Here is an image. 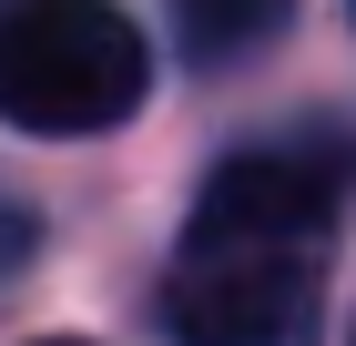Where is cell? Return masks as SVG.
Instances as JSON below:
<instances>
[{
  "instance_id": "cell-4",
  "label": "cell",
  "mask_w": 356,
  "mask_h": 346,
  "mask_svg": "<svg viewBox=\"0 0 356 346\" xmlns=\"http://www.w3.org/2000/svg\"><path fill=\"white\" fill-rule=\"evenodd\" d=\"M21 255H31V204H21V194H0V275L21 265Z\"/></svg>"
},
{
  "instance_id": "cell-3",
  "label": "cell",
  "mask_w": 356,
  "mask_h": 346,
  "mask_svg": "<svg viewBox=\"0 0 356 346\" xmlns=\"http://www.w3.org/2000/svg\"><path fill=\"white\" fill-rule=\"evenodd\" d=\"M285 10H296V0H173V41H184V61L224 72V61H245L254 41H275Z\"/></svg>"
},
{
  "instance_id": "cell-1",
  "label": "cell",
  "mask_w": 356,
  "mask_h": 346,
  "mask_svg": "<svg viewBox=\"0 0 356 346\" xmlns=\"http://www.w3.org/2000/svg\"><path fill=\"white\" fill-rule=\"evenodd\" d=\"M356 163L336 143H245L193 194L184 255L163 275L173 346H316L326 336V244Z\"/></svg>"
},
{
  "instance_id": "cell-5",
  "label": "cell",
  "mask_w": 356,
  "mask_h": 346,
  "mask_svg": "<svg viewBox=\"0 0 356 346\" xmlns=\"http://www.w3.org/2000/svg\"><path fill=\"white\" fill-rule=\"evenodd\" d=\"M41 346H82V336H41Z\"/></svg>"
},
{
  "instance_id": "cell-2",
  "label": "cell",
  "mask_w": 356,
  "mask_h": 346,
  "mask_svg": "<svg viewBox=\"0 0 356 346\" xmlns=\"http://www.w3.org/2000/svg\"><path fill=\"white\" fill-rule=\"evenodd\" d=\"M153 92V52L112 0H10L0 10V123L82 143L133 123Z\"/></svg>"
}]
</instances>
